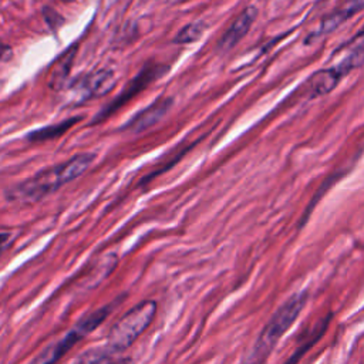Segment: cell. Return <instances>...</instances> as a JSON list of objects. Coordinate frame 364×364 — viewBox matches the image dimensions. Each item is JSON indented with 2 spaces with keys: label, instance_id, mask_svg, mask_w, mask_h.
<instances>
[{
  "label": "cell",
  "instance_id": "1",
  "mask_svg": "<svg viewBox=\"0 0 364 364\" xmlns=\"http://www.w3.org/2000/svg\"><path fill=\"white\" fill-rule=\"evenodd\" d=\"M95 159L94 154H80L53 168H47L33 178L13 186L7 191V198L16 202H37L60 186L78 178L85 169L90 168Z\"/></svg>",
  "mask_w": 364,
  "mask_h": 364
},
{
  "label": "cell",
  "instance_id": "2",
  "mask_svg": "<svg viewBox=\"0 0 364 364\" xmlns=\"http://www.w3.org/2000/svg\"><path fill=\"white\" fill-rule=\"evenodd\" d=\"M309 300L307 290L291 294L269 318L252 347L243 355L242 364H264L282 336L293 326Z\"/></svg>",
  "mask_w": 364,
  "mask_h": 364
},
{
  "label": "cell",
  "instance_id": "3",
  "mask_svg": "<svg viewBox=\"0 0 364 364\" xmlns=\"http://www.w3.org/2000/svg\"><path fill=\"white\" fill-rule=\"evenodd\" d=\"M122 300L124 297H118L111 303L104 304L102 307L80 318L61 338L48 344L28 364H57L77 343L87 337L92 330L100 327L105 321V318L114 313V310Z\"/></svg>",
  "mask_w": 364,
  "mask_h": 364
},
{
  "label": "cell",
  "instance_id": "4",
  "mask_svg": "<svg viewBox=\"0 0 364 364\" xmlns=\"http://www.w3.org/2000/svg\"><path fill=\"white\" fill-rule=\"evenodd\" d=\"M156 301L151 299L135 304L112 324L107 334L105 346L114 354H119L129 348L151 326L156 314Z\"/></svg>",
  "mask_w": 364,
  "mask_h": 364
},
{
  "label": "cell",
  "instance_id": "5",
  "mask_svg": "<svg viewBox=\"0 0 364 364\" xmlns=\"http://www.w3.org/2000/svg\"><path fill=\"white\" fill-rule=\"evenodd\" d=\"M165 71H166L165 65H159V64H148V65H145L144 70L131 82H128V85L122 90L119 97L115 98L107 107H104V109L98 115H95L94 122H100V121L105 119L107 117L112 115L124 104H127L129 100H132L135 95H138L142 90H145L152 81L159 78Z\"/></svg>",
  "mask_w": 364,
  "mask_h": 364
},
{
  "label": "cell",
  "instance_id": "6",
  "mask_svg": "<svg viewBox=\"0 0 364 364\" xmlns=\"http://www.w3.org/2000/svg\"><path fill=\"white\" fill-rule=\"evenodd\" d=\"M361 10H364V0H343L334 10H331L321 18L316 30L310 34L309 41L318 40L320 37L327 36Z\"/></svg>",
  "mask_w": 364,
  "mask_h": 364
},
{
  "label": "cell",
  "instance_id": "7",
  "mask_svg": "<svg viewBox=\"0 0 364 364\" xmlns=\"http://www.w3.org/2000/svg\"><path fill=\"white\" fill-rule=\"evenodd\" d=\"M257 7L256 6H247L245 7L239 16L233 20V23L229 26V28L225 31V34L220 37L218 43L219 51H229L232 50L250 30L253 26L256 17H257Z\"/></svg>",
  "mask_w": 364,
  "mask_h": 364
},
{
  "label": "cell",
  "instance_id": "8",
  "mask_svg": "<svg viewBox=\"0 0 364 364\" xmlns=\"http://www.w3.org/2000/svg\"><path fill=\"white\" fill-rule=\"evenodd\" d=\"M172 102H173V100L168 98V97L158 98L154 104H151L145 109L139 111L135 117H132L124 125V128L128 131H132V132H141V131L152 127L169 111Z\"/></svg>",
  "mask_w": 364,
  "mask_h": 364
},
{
  "label": "cell",
  "instance_id": "9",
  "mask_svg": "<svg viewBox=\"0 0 364 364\" xmlns=\"http://www.w3.org/2000/svg\"><path fill=\"white\" fill-rule=\"evenodd\" d=\"M344 77L340 74V71L336 68V65L326 67L323 70L316 71L307 81V95L310 98L316 97H323L333 91L337 84L343 80Z\"/></svg>",
  "mask_w": 364,
  "mask_h": 364
},
{
  "label": "cell",
  "instance_id": "10",
  "mask_svg": "<svg viewBox=\"0 0 364 364\" xmlns=\"http://www.w3.org/2000/svg\"><path fill=\"white\" fill-rule=\"evenodd\" d=\"M85 97H101L108 94L115 85V75L111 70H98L84 78L80 84Z\"/></svg>",
  "mask_w": 364,
  "mask_h": 364
},
{
  "label": "cell",
  "instance_id": "11",
  "mask_svg": "<svg viewBox=\"0 0 364 364\" xmlns=\"http://www.w3.org/2000/svg\"><path fill=\"white\" fill-rule=\"evenodd\" d=\"M328 321H330V316L327 314L323 320H320L313 328L309 330L306 338H303L299 346L296 347V350L291 353V355L286 360V363L283 364H297L303 355L324 336L326 330H327V326H328Z\"/></svg>",
  "mask_w": 364,
  "mask_h": 364
},
{
  "label": "cell",
  "instance_id": "12",
  "mask_svg": "<svg viewBox=\"0 0 364 364\" xmlns=\"http://www.w3.org/2000/svg\"><path fill=\"white\" fill-rule=\"evenodd\" d=\"M80 121V117L77 118H68L65 121H61L58 124H53V125H48V127H44V128H40V129H36L33 131L27 139L31 141V142H44V141H48V139H54L60 135H63L64 132H67L74 124H77Z\"/></svg>",
  "mask_w": 364,
  "mask_h": 364
},
{
  "label": "cell",
  "instance_id": "13",
  "mask_svg": "<svg viewBox=\"0 0 364 364\" xmlns=\"http://www.w3.org/2000/svg\"><path fill=\"white\" fill-rule=\"evenodd\" d=\"M115 355L105 344L92 347L80 354L73 364H114Z\"/></svg>",
  "mask_w": 364,
  "mask_h": 364
},
{
  "label": "cell",
  "instance_id": "14",
  "mask_svg": "<svg viewBox=\"0 0 364 364\" xmlns=\"http://www.w3.org/2000/svg\"><path fill=\"white\" fill-rule=\"evenodd\" d=\"M71 57L73 51L67 53L64 57H61L63 61H58V64L53 68L51 71V80H50V87L53 88H60L68 74V68L71 65Z\"/></svg>",
  "mask_w": 364,
  "mask_h": 364
},
{
  "label": "cell",
  "instance_id": "15",
  "mask_svg": "<svg viewBox=\"0 0 364 364\" xmlns=\"http://www.w3.org/2000/svg\"><path fill=\"white\" fill-rule=\"evenodd\" d=\"M205 31V24L202 21H196V23H191L188 26H185L179 33L178 36L175 37V41L176 43H192V41H196Z\"/></svg>",
  "mask_w": 364,
  "mask_h": 364
},
{
  "label": "cell",
  "instance_id": "16",
  "mask_svg": "<svg viewBox=\"0 0 364 364\" xmlns=\"http://www.w3.org/2000/svg\"><path fill=\"white\" fill-rule=\"evenodd\" d=\"M350 54H354L360 58L364 60V26L361 27V30L347 43L346 46Z\"/></svg>",
  "mask_w": 364,
  "mask_h": 364
},
{
  "label": "cell",
  "instance_id": "17",
  "mask_svg": "<svg viewBox=\"0 0 364 364\" xmlns=\"http://www.w3.org/2000/svg\"><path fill=\"white\" fill-rule=\"evenodd\" d=\"M11 57V48L7 46H0V60H9Z\"/></svg>",
  "mask_w": 364,
  "mask_h": 364
},
{
  "label": "cell",
  "instance_id": "18",
  "mask_svg": "<svg viewBox=\"0 0 364 364\" xmlns=\"http://www.w3.org/2000/svg\"><path fill=\"white\" fill-rule=\"evenodd\" d=\"M114 364H134V361H132L129 357H125V358H119V360H117Z\"/></svg>",
  "mask_w": 364,
  "mask_h": 364
}]
</instances>
